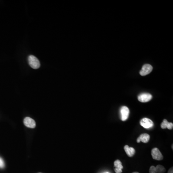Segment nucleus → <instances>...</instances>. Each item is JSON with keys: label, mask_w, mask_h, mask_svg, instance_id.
Wrapping results in <instances>:
<instances>
[{"label": "nucleus", "mask_w": 173, "mask_h": 173, "mask_svg": "<svg viewBox=\"0 0 173 173\" xmlns=\"http://www.w3.org/2000/svg\"><path fill=\"white\" fill-rule=\"evenodd\" d=\"M29 65L33 69H38L40 67V63L37 58L34 55H30L28 58Z\"/></svg>", "instance_id": "nucleus-1"}, {"label": "nucleus", "mask_w": 173, "mask_h": 173, "mask_svg": "<svg viewBox=\"0 0 173 173\" xmlns=\"http://www.w3.org/2000/svg\"><path fill=\"white\" fill-rule=\"evenodd\" d=\"M151 154L153 159L157 161H161L163 159V156L158 148H153L151 151Z\"/></svg>", "instance_id": "nucleus-2"}, {"label": "nucleus", "mask_w": 173, "mask_h": 173, "mask_svg": "<svg viewBox=\"0 0 173 173\" xmlns=\"http://www.w3.org/2000/svg\"><path fill=\"white\" fill-rule=\"evenodd\" d=\"M152 96L150 93H143L139 94L138 96V100L141 103H147L152 100Z\"/></svg>", "instance_id": "nucleus-3"}, {"label": "nucleus", "mask_w": 173, "mask_h": 173, "mask_svg": "<svg viewBox=\"0 0 173 173\" xmlns=\"http://www.w3.org/2000/svg\"><path fill=\"white\" fill-rule=\"evenodd\" d=\"M153 67L151 65H144L142 68L141 70L139 72V74L142 76H145L151 73Z\"/></svg>", "instance_id": "nucleus-4"}, {"label": "nucleus", "mask_w": 173, "mask_h": 173, "mask_svg": "<svg viewBox=\"0 0 173 173\" xmlns=\"http://www.w3.org/2000/svg\"><path fill=\"white\" fill-rule=\"evenodd\" d=\"M121 119L123 121H125L128 118L129 114V110L128 107L124 106L120 109Z\"/></svg>", "instance_id": "nucleus-5"}, {"label": "nucleus", "mask_w": 173, "mask_h": 173, "mask_svg": "<svg viewBox=\"0 0 173 173\" xmlns=\"http://www.w3.org/2000/svg\"><path fill=\"white\" fill-rule=\"evenodd\" d=\"M140 124L144 128L148 129L151 128L153 125V123L151 119L147 118L142 119L140 121Z\"/></svg>", "instance_id": "nucleus-6"}, {"label": "nucleus", "mask_w": 173, "mask_h": 173, "mask_svg": "<svg viewBox=\"0 0 173 173\" xmlns=\"http://www.w3.org/2000/svg\"><path fill=\"white\" fill-rule=\"evenodd\" d=\"M165 172L166 169L161 165H158L156 167L152 166L150 168V173H164Z\"/></svg>", "instance_id": "nucleus-7"}, {"label": "nucleus", "mask_w": 173, "mask_h": 173, "mask_svg": "<svg viewBox=\"0 0 173 173\" xmlns=\"http://www.w3.org/2000/svg\"><path fill=\"white\" fill-rule=\"evenodd\" d=\"M24 124L29 128H35L36 127L35 121L29 117H26L24 120Z\"/></svg>", "instance_id": "nucleus-8"}, {"label": "nucleus", "mask_w": 173, "mask_h": 173, "mask_svg": "<svg viewBox=\"0 0 173 173\" xmlns=\"http://www.w3.org/2000/svg\"><path fill=\"white\" fill-rule=\"evenodd\" d=\"M150 139V136L149 135L146 133H143L139 136V137L137 139V142L138 143H139L141 141L143 143H147L149 141Z\"/></svg>", "instance_id": "nucleus-9"}, {"label": "nucleus", "mask_w": 173, "mask_h": 173, "mask_svg": "<svg viewBox=\"0 0 173 173\" xmlns=\"http://www.w3.org/2000/svg\"><path fill=\"white\" fill-rule=\"evenodd\" d=\"M114 171L116 173H122L123 166L122 163L119 160H117L114 162Z\"/></svg>", "instance_id": "nucleus-10"}, {"label": "nucleus", "mask_w": 173, "mask_h": 173, "mask_svg": "<svg viewBox=\"0 0 173 173\" xmlns=\"http://www.w3.org/2000/svg\"><path fill=\"white\" fill-rule=\"evenodd\" d=\"M124 150L127 155L130 157H132L135 153L134 149L132 147H129L128 145L125 146Z\"/></svg>", "instance_id": "nucleus-11"}, {"label": "nucleus", "mask_w": 173, "mask_h": 173, "mask_svg": "<svg viewBox=\"0 0 173 173\" xmlns=\"http://www.w3.org/2000/svg\"><path fill=\"white\" fill-rule=\"evenodd\" d=\"M161 128L162 129L168 128L169 130H171L173 128V124L172 123L168 122L166 119H164L162 124H161Z\"/></svg>", "instance_id": "nucleus-12"}, {"label": "nucleus", "mask_w": 173, "mask_h": 173, "mask_svg": "<svg viewBox=\"0 0 173 173\" xmlns=\"http://www.w3.org/2000/svg\"><path fill=\"white\" fill-rule=\"evenodd\" d=\"M5 166V163L3 158L0 157V168H4Z\"/></svg>", "instance_id": "nucleus-13"}, {"label": "nucleus", "mask_w": 173, "mask_h": 173, "mask_svg": "<svg viewBox=\"0 0 173 173\" xmlns=\"http://www.w3.org/2000/svg\"><path fill=\"white\" fill-rule=\"evenodd\" d=\"M168 173H173V167L170 168V169L168 171Z\"/></svg>", "instance_id": "nucleus-14"}, {"label": "nucleus", "mask_w": 173, "mask_h": 173, "mask_svg": "<svg viewBox=\"0 0 173 173\" xmlns=\"http://www.w3.org/2000/svg\"><path fill=\"white\" fill-rule=\"evenodd\" d=\"M139 173V172H133V173Z\"/></svg>", "instance_id": "nucleus-15"}, {"label": "nucleus", "mask_w": 173, "mask_h": 173, "mask_svg": "<svg viewBox=\"0 0 173 173\" xmlns=\"http://www.w3.org/2000/svg\"><path fill=\"white\" fill-rule=\"evenodd\" d=\"M108 173V172H106V173Z\"/></svg>", "instance_id": "nucleus-16"}, {"label": "nucleus", "mask_w": 173, "mask_h": 173, "mask_svg": "<svg viewBox=\"0 0 173 173\" xmlns=\"http://www.w3.org/2000/svg\"></svg>", "instance_id": "nucleus-17"}]
</instances>
